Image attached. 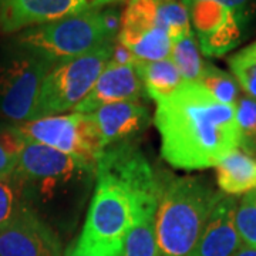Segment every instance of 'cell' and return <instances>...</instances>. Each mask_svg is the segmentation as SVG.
<instances>
[{
	"mask_svg": "<svg viewBox=\"0 0 256 256\" xmlns=\"http://www.w3.org/2000/svg\"><path fill=\"white\" fill-rule=\"evenodd\" d=\"M161 156L171 166L200 171L216 166L239 146L236 111L222 104L200 82H184L154 116Z\"/></svg>",
	"mask_w": 256,
	"mask_h": 256,
	"instance_id": "cell-1",
	"label": "cell"
},
{
	"mask_svg": "<svg viewBox=\"0 0 256 256\" xmlns=\"http://www.w3.org/2000/svg\"><path fill=\"white\" fill-rule=\"evenodd\" d=\"M224 194L202 176L160 181L156 210L158 256H188Z\"/></svg>",
	"mask_w": 256,
	"mask_h": 256,
	"instance_id": "cell-2",
	"label": "cell"
},
{
	"mask_svg": "<svg viewBox=\"0 0 256 256\" xmlns=\"http://www.w3.org/2000/svg\"><path fill=\"white\" fill-rule=\"evenodd\" d=\"M156 210V205L141 201L124 185L107 176L96 175V190L76 245L120 256L122 240L138 216Z\"/></svg>",
	"mask_w": 256,
	"mask_h": 256,
	"instance_id": "cell-3",
	"label": "cell"
},
{
	"mask_svg": "<svg viewBox=\"0 0 256 256\" xmlns=\"http://www.w3.org/2000/svg\"><path fill=\"white\" fill-rule=\"evenodd\" d=\"M114 40L117 38L111 37L104 23L102 8H92L26 28L13 38V43L57 63L90 53Z\"/></svg>",
	"mask_w": 256,
	"mask_h": 256,
	"instance_id": "cell-4",
	"label": "cell"
},
{
	"mask_svg": "<svg viewBox=\"0 0 256 256\" xmlns=\"http://www.w3.org/2000/svg\"><path fill=\"white\" fill-rule=\"evenodd\" d=\"M22 180V178H20ZM96 165L86 164L66 174L22 180L24 205L47 225L64 230L76 226L92 195Z\"/></svg>",
	"mask_w": 256,
	"mask_h": 256,
	"instance_id": "cell-5",
	"label": "cell"
},
{
	"mask_svg": "<svg viewBox=\"0 0 256 256\" xmlns=\"http://www.w3.org/2000/svg\"><path fill=\"white\" fill-rule=\"evenodd\" d=\"M54 66L44 56L14 43L0 57V117L12 124L38 118V96Z\"/></svg>",
	"mask_w": 256,
	"mask_h": 256,
	"instance_id": "cell-6",
	"label": "cell"
},
{
	"mask_svg": "<svg viewBox=\"0 0 256 256\" xmlns=\"http://www.w3.org/2000/svg\"><path fill=\"white\" fill-rule=\"evenodd\" d=\"M114 42H107L90 53L54 63L42 82L38 118L74 110L88 96L110 63Z\"/></svg>",
	"mask_w": 256,
	"mask_h": 256,
	"instance_id": "cell-7",
	"label": "cell"
},
{
	"mask_svg": "<svg viewBox=\"0 0 256 256\" xmlns=\"http://www.w3.org/2000/svg\"><path fill=\"white\" fill-rule=\"evenodd\" d=\"M14 126L28 141L52 146L87 164H97L104 151L98 130L88 114L48 116Z\"/></svg>",
	"mask_w": 256,
	"mask_h": 256,
	"instance_id": "cell-8",
	"label": "cell"
},
{
	"mask_svg": "<svg viewBox=\"0 0 256 256\" xmlns=\"http://www.w3.org/2000/svg\"><path fill=\"white\" fill-rule=\"evenodd\" d=\"M96 175L124 185L148 205L158 202L160 180L142 151L131 141H121L104 148L96 164Z\"/></svg>",
	"mask_w": 256,
	"mask_h": 256,
	"instance_id": "cell-9",
	"label": "cell"
},
{
	"mask_svg": "<svg viewBox=\"0 0 256 256\" xmlns=\"http://www.w3.org/2000/svg\"><path fill=\"white\" fill-rule=\"evenodd\" d=\"M188 10L200 48L206 57H222L246 38L230 10L212 0L182 3Z\"/></svg>",
	"mask_w": 256,
	"mask_h": 256,
	"instance_id": "cell-10",
	"label": "cell"
},
{
	"mask_svg": "<svg viewBox=\"0 0 256 256\" xmlns=\"http://www.w3.org/2000/svg\"><path fill=\"white\" fill-rule=\"evenodd\" d=\"M0 256H63V249L54 229L24 205L0 229Z\"/></svg>",
	"mask_w": 256,
	"mask_h": 256,
	"instance_id": "cell-11",
	"label": "cell"
},
{
	"mask_svg": "<svg viewBox=\"0 0 256 256\" xmlns=\"http://www.w3.org/2000/svg\"><path fill=\"white\" fill-rule=\"evenodd\" d=\"M92 8L87 0H0V34L23 32Z\"/></svg>",
	"mask_w": 256,
	"mask_h": 256,
	"instance_id": "cell-12",
	"label": "cell"
},
{
	"mask_svg": "<svg viewBox=\"0 0 256 256\" xmlns=\"http://www.w3.org/2000/svg\"><path fill=\"white\" fill-rule=\"evenodd\" d=\"M144 94V86L136 64L108 63L100 74L88 96L74 108V112L92 114L100 107L121 102L138 101Z\"/></svg>",
	"mask_w": 256,
	"mask_h": 256,
	"instance_id": "cell-13",
	"label": "cell"
},
{
	"mask_svg": "<svg viewBox=\"0 0 256 256\" xmlns=\"http://www.w3.org/2000/svg\"><path fill=\"white\" fill-rule=\"evenodd\" d=\"M236 206V196H222L188 256H232L242 246V240L235 226Z\"/></svg>",
	"mask_w": 256,
	"mask_h": 256,
	"instance_id": "cell-14",
	"label": "cell"
},
{
	"mask_svg": "<svg viewBox=\"0 0 256 256\" xmlns=\"http://www.w3.org/2000/svg\"><path fill=\"white\" fill-rule=\"evenodd\" d=\"M96 122L104 148L142 132L151 122L150 111L140 101H121L88 114Z\"/></svg>",
	"mask_w": 256,
	"mask_h": 256,
	"instance_id": "cell-15",
	"label": "cell"
},
{
	"mask_svg": "<svg viewBox=\"0 0 256 256\" xmlns=\"http://www.w3.org/2000/svg\"><path fill=\"white\" fill-rule=\"evenodd\" d=\"M156 30H165L161 0H128L127 8L121 16V28L117 40L128 50L148 34Z\"/></svg>",
	"mask_w": 256,
	"mask_h": 256,
	"instance_id": "cell-16",
	"label": "cell"
},
{
	"mask_svg": "<svg viewBox=\"0 0 256 256\" xmlns=\"http://www.w3.org/2000/svg\"><path fill=\"white\" fill-rule=\"evenodd\" d=\"M216 184L220 192L238 196L256 190V158L234 150L216 165Z\"/></svg>",
	"mask_w": 256,
	"mask_h": 256,
	"instance_id": "cell-17",
	"label": "cell"
},
{
	"mask_svg": "<svg viewBox=\"0 0 256 256\" xmlns=\"http://www.w3.org/2000/svg\"><path fill=\"white\" fill-rule=\"evenodd\" d=\"M144 92L158 102L171 97L182 84L184 80L171 58L158 62H137L136 63Z\"/></svg>",
	"mask_w": 256,
	"mask_h": 256,
	"instance_id": "cell-18",
	"label": "cell"
},
{
	"mask_svg": "<svg viewBox=\"0 0 256 256\" xmlns=\"http://www.w3.org/2000/svg\"><path fill=\"white\" fill-rule=\"evenodd\" d=\"M120 256H158L156 212H144L130 228Z\"/></svg>",
	"mask_w": 256,
	"mask_h": 256,
	"instance_id": "cell-19",
	"label": "cell"
},
{
	"mask_svg": "<svg viewBox=\"0 0 256 256\" xmlns=\"http://www.w3.org/2000/svg\"><path fill=\"white\" fill-rule=\"evenodd\" d=\"M170 58L175 64L184 82H198L205 62L202 60L194 30L172 44Z\"/></svg>",
	"mask_w": 256,
	"mask_h": 256,
	"instance_id": "cell-20",
	"label": "cell"
},
{
	"mask_svg": "<svg viewBox=\"0 0 256 256\" xmlns=\"http://www.w3.org/2000/svg\"><path fill=\"white\" fill-rule=\"evenodd\" d=\"M198 82L210 92L212 97L222 104L236 106L239 96V84L232 74L218 68L214 64L206 63L204 66L201 77Z\"/></svg>",
	"mask_w": 256,
	"mask_h": 256,
	"instance_id": "cell-21",
	"label": "cell"
},
{
	"mask_svg": "<svg viewBox=\"0 0 256 256\" xmlns=\"http://www.w3.org/2000/svg\"><path fill=\"white\" fill-rule=\"evenodd\" d=\"M228 66L240 88L256 100V40L230 56Z\"/></svg>",
	"mask_w": 256,
	"mask_h": 256,
	"instance_id": "cell-22",
	"label": "cell"
},
{
	"mask_svg": "<svg viewBox=\"0 0 256 256\" xmlns=\"http://www.w3.org/2000/svg\"><path fill=\"white\" fill-rule=\"evenodd\" d=\"M239 131V150L256 158V100L240 96L235 106Z\"/></svg>",
	"mask_w": 256,
	"mask_h": 256,
	"instance_id": "cell-23",
	"label": "cell"
},
{
	"mask_svg": "<svg viewBox=\"0 0 256 256\" xmlns=\"http://www.w3.org/2000/svg\"><path fill=\"white\" fill-rule=\"evenodd\" d=\"M24 142L26 138L14 124L0 122V178L9 176L16 171Z\"/></svg>",
	"mask_w": 256,
	"mask_h": 256,
	"instance_id": "cell-24",
	"label": "cell"
},
{
	"mask_svg": "<svg viewBox=\"0 0 256 256\" xmlns=\"http://www.w3.org/2000/svg\"><path fill=\"white\" fill-rule=\"evenodd\" d=\"M24 206L23 182L16 172L0 178V229L9 225Z\"/></svg>",
	"mask_w": 256,
	"mask_h": 256,
	"instance_id": "cell-25",
	"label": "cell"
},
{
	"mask_svg": "<svg viewBox=\"0 0 256 256\" xmlns=\"http://www.w3.org/2000/svg\"><path fill=\"white\" fill-rule=\"evenodd\" d=\"M235 226L242 245L256 248V190L248 192L238 202Z\"/></svg>",
	"mask_w": 256,
	"mask_h": 256,
	"instance_id": "cell-26",
	"label": "cell"
},
{
	"mask_svg": "<svg viewBox=\"0 0 256 256\" xmlns=\"http://www.w3.org/2000/svg\"><path fill=\"white\" fill-rule=\"evenodd\" d=\"M182 3L194 0H181ZM230 10L245 38L256 33V0H212Z\"/></svg>",
	"mask_w": 256,
	"mask_h": 256,
	"instance_id": "cell-27",
	"label": "cell"
},
{
	"mask_svg": "<svg viewBox=\"0 0 256 256\" xmlns=\"http://www.w3.org/2000/svg\"><path fill=\"white\" fill-rule=\"evenodd\" d=\"M111 63L114 64H122V66H127V64H136L137 63V58L134 57V54L128 50L127 47H124L118 40L114 42L112 44V53H111Z\"/></svg>",
	"mask_w": 256,
	"mask_h": 256,
	"instance_id": "cell-28",
	"label": "cell"
},
{
	"mask_svg": "<svg viewBox=\"0 0 256 256\" xmlns=\"http://www.w3.org/2000/svg\"><path fill=\"white\" fill-rule=\"evenodd\" d=\"M64 256H114L108 255V254H102V252H97V250H92V249H86V248L78 246V245H72L67 249Z\"/></svg>",
	"mask_w": 256,
	"mask_h": 256,
	"instance_id": "cell-29",
	"label": "cell"
},
{
	"mask_svg": "<svg viewBox=\"0 0 256 256\" xmlns=\"http://www.w3.org/2000/svg\"><path fill=\"white\" fill-rule=\"evenodd\" d=\"M232 256H256V248H250V246H242L239 248L238 250Z\"/></svg>",
	"mask_w": 256,
	"mask_h": 256,
	"instance_id": "cell-30",
	"label": "cell"
},
{
	"mask_svg": "<svg viewBox=\"0 0 256 256\" xmlns=\"http://www.w3.org/2000/svg\"><path fill=\"white\" fill-rule=\"evenodd\" d=\"M92 6L94 8H104V6H108V4H114V3H120V2H124V0H87Z\"/></svg>",
	"mask_w": 256,
	"mask_h": 256,
	"instance_id": "cell-31",
	"label": "cell"
}]
</instances>
